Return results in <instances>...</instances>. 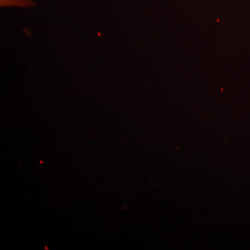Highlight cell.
I'll return each instance as SVG.
<instances>
[{
	"mask_svg": "<svg viewBox=\"0 0 250 250\" xmlns=\"http://www.w3.org/2000/svg\"><path fill=\"white\" fill-rule=\"evenodd\" d=\"M34 5L35 3L31 0H1V6H18L27 8Z\"/></svg>",
	"mask_w": 250,
	"mask_h": 250,
	"instance_id": "1",
	"label": "cell"
}]
</instances>
